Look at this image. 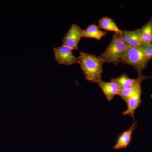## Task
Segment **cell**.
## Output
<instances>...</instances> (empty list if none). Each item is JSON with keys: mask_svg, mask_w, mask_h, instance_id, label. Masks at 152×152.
I'll list each match as a JSON object with an SVG mask.
<instances>
[{"mask_svg": "<svg viewBox=\"0 0 152 152\" xmlns=\"http://www.w3.org/2000/svg\"><path fill=\"white\" fill-rule=\"evenodd\" d=\"M78 64L88 81L97 83L103 73L104 62L99 56L84 52H80Z\"/></svg>", "mask_w": 152, "mask_h": 152, "instance_id": "obj_1", "label": "cell"}, {"mask_svg": "<svg viewBox=\"0 0 152 152\" xmlns=\"http://www.w3.org/2000/svg\"><path fill=\"white\" fill-rule=\"evenodd\" d=\"M129 46L124 42L121 34L115 33L112 40L103 53L100 55L104 63L116 66L122 62Z\"/></svg>", "mask_w": 152, "mask_h": 152, "instance_id": "obj_2", "label": "cell"}, {"mask_svg": "<svg viewBox=\"0 0 152 152\" xmlns=\"http://www.w3.org/2000/svg\"><path fill=\"white\" fill-rule=\"evenodd\" d=\"M149 61L140 47H129L122 63L132 67L140 76Z\"/></svg>", "mask_w": 152, "mask_h": 152, "instance_id": "obj_3", "label": "cell"}, {"mask_svg": "<svg viewBox=\"0 0 152 152\" xmlns=\"http://www.w3.org/2000/svg\"><path fill=\"white\" fill-rule=\"evenodd\" d=\"M84 30L76 24H73L62 39L63 45L72 50H78V45L83 37Z\"/></svg>", "mask_w": 152, "mask_h": 152, "instance_id": "obj_4", "label": "cell"}, {"mask_svg": "<svg viewBox=\"0 0 152 152\" xmlns=\"http://www.w3.org/2000/svg\"><path fill=\"white\" fill-rule=\"evenodd\" d=\"M55 59L60 64L72 65L79 63V58L75 56L72 50L68 47L62 46L54 48Z\"/></svg>", "mask_w": 152, "mask_h": 152, "instance_id": "obj_5", "label": "cell"}, {"mask_svg": "<svg viewBox=\"0 0 152 152\" xmlns=\"http://www.w3.org/2000/svg\"><path fill=\"white\" fill-rule=\"evenodd\" d=\"M152 78L151 76L148 77L142 75V76H139L137 78L132 79L129 77L127 74H124L118 77L112 79L111 81L115 83L121 90L141 85L142 82L144 80Z\"/></svg>", "mask_w": 152, "mask_h": 152, "instance_id": "obj_6", "label": "cell"}, {"mask_svg": "<svg viewBox=\"0 0 152 152\" xmlns=\"http://www.w3.org/2000/svg\"><path fill=\"white\" fill-rule=\"evenodd\" d=\"M137 121H134L132 126L126 130L124 131L118 137L116 143L113 147L115 150L125 148L130 145L132 140V136L134 131L137 129Z\"/></svg>", "mask_w": 152, "mask_h": 152, "instance_id": "obj_7", "label": "cell"}, {"mask_svg": "<svg viewBox=\"0 0 152 152\" xmlns=\"http://www.w3.org/2000/svg\"><path fill=\"white\" fill-rule=\"evenodd\" d=\"M97 83L102 91L106 99L108 102L113 100L115 96L118 95L121 89L115 82H107L101 80Z\"/></svg>", "mask_w": 152, "mask_h": 152, "instance_id": "obj_8", "label": "cell"}, {"mask_svg": "<svg viewBox=\"0 0 152 152\" xmlns=\"http://www.w3.org/2000/svg\"><path fill=\"white\" fill-rule=\"evenodd\" d=\"M142 93V91H140L128 99L126 102L127 106V108L126 110L123 112L124 115H129L132 118L134 121H136L134 117L135 112L141 104Z\"/></svg>", "mask_w": 152, "mask_h": 152, "instance_id": "obj_9", "label": "cell"}, {"mask_svg": "<svg viewBox=\"0 0 152 152\" xmlns=\"http://www.w3.org/2000/svg\"><path fill=\"white\" fill-rule=\"evenodd\" d=\"M138 31L143 45L152 43V17Z\"/></svg>", "mask_w": 152, "mask_h": 152, "instance_id": "obj_10", "label": "cell"}, {"mask_svg": "<svg viewBox=\"0 0 152 152\" xmlns=\"http://www.w3.org/2000/svg\"><path fill=\"white\" fill-rule=\"evenodd\" d=\"M107 33L100 30L97 25L92 24L90 25L86 30H84L83 37L93 38L100 40Z\"/></svg>", "mask_w": 152, "mask_h": 152, "instance_id": "obj_11", "label": "cell"}, {"mask_svg": "<svg viewBox=\"0 0 152 152\" xmlns=\"http://www.w3.org/2000/svg\"><path fill=\"white\" fill-rule=\"evenodd\" d=\"M99 27L106 31H113L118 34H121L122 30L117 26V25L109 17H103L99 21Z\"/></svg>", "mask_w": 152, "mask_h": 152, "instance_id": "obj_12", "label": "cell"}, {"mask_svg": "<svg viewBox=\"0 0 152 152\" xmlns=\"http://www.w3.org/2000/svg\"><path fill=\"white\" fill-rule=\"evenodd\" d=\"M141 91H142L141 85H140L132 87V88L121 89L120 90L118 95L121 97V99L126 102L128 99L135 94L138 92Z\"/></svg>", "mask_w": 152, "mask_h": 152, "instance_id": "obj_13", "label": "cell"}, {"mask_svg": "<svg viewBox=\"0 0 152 152\" xmlns=\"http://www.w3.org/2000/svg\"><path fill=\"white\" fill-rule=\"evenodd\" d=\"M143 45L139 33L138 29L133 31L132 37L129 47H139Z\"/></svg>", "mask_w": 152, "mask_h": 152, "instance_id": "obj_14", "label": "cell"}, {"mask_svg": "<svg viewBox=\"0 0 152 152\" xmlns=\"http://www.w3.org/2000/svg\"><path fill=\"white\" fill-rule=\"evenodd\" d=\"M139 47L142 49L149 60L152 59V43L143 44Z\"/></svg>", "mask_w": 152, "mask_h": 152, "instance_id": "obj_15", "label": "cell"}, {"mask_svg": "<svg viewBox=\"0 0 152 152\" xmlns=\"http://www.w3.org/2000/svg\"><path fill=\"white\" fill-rule=\"evenodd\" d=\"M133 31H130L127 30L122 31L121 36L124 42L129 46L132 37Z\"/></svg>", "mask_w": 152, "mask_h": 152, "instance_id": "obj_16", "label": "cell"}, {"mask_svg": "<svg viewBox=\"0 0 152 152\" xmlns=\"http://www.w3.org/2000/svg\"><path fill=\"white\" fill-rule=\"evenodd\" d=\"M151 99H152V94L151 95Z\"/></svg>", "mask_w": 152, "mask_h": 152, "instance_id": "obj_17", "label": "cell"}]
</instances>
